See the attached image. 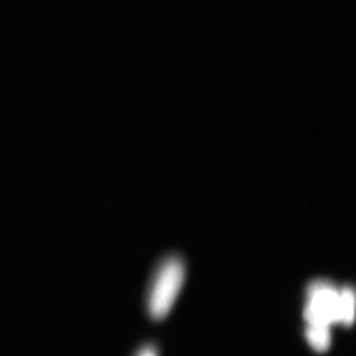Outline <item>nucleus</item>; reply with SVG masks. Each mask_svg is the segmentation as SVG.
I'll list each match as a JSON object with an SVG mask.
<instances>
[{"instance_id":"2","label":"nucleus","mask_w":356,"mask_h":356,"mask_svg":"<svg viewBox=\"0 0 356 356\" xmlns=\"http://www.w3.org/2000/svg\"><path fill=\"white\" fill-rule=\"evenodd\" d=\"M339 294L341 289L327 280H315L306 292L304 318L307 324H339Z\"/></svg>"},{"instance_id":"3","label":"nucleus","mask_w":356,"mask_h":356,"mask_svg":"<svg viewBox=\"0 0 356 356\" xmlns=\"http://www.w3.org/2000/svg\"><path fill=\"white\" fill-rule=\"evenodd\" d=\"M330 325L307 324L305 337L309 346L317 353H325L332 344V332Z\"/></svg>"},{"instance_id":"4","label":"nucleus","mask_w":356,"mask_h":356,"mask_svg":"<svg viewBox=\"0 0 356 356\" xmlns=\"http://www.w3.org/2000/svg\"><path fill=\"white\" fill-rule=\"evenodd\" d=\"M355 318V294L350 286H344L339 294V324L350 327Z\"/></svg>"},{"instance_id":"1","label":"nucleus","mask_w":356,"mask_h":356,"mask_svg":"<svg viewBox=\"0 0 356 356\" xmlns=\"http://www.w3.org/2000/svg\"><path fill=\"white\" fill-rule=\"evenodd\" d=\"M184 278L185 266L181 257L170 255L159 264L147 293V311L154 320L161 321L168 315Z\"/></svg>"},{"instance_id":"5","label":"nucleus","mask_w":356,"mask_h":356,"mask_svg":"<svg viewBox=\"0 0 356 356\" xmlns=\"http://www.w3.org/2000/svg\"><path fill=\"white\" fill-rule=\"evenodd\" d=\"M136 356H158V351H156L154 346L149 344V346H144V348H140Z\"/></svg>"}]
</instances>
